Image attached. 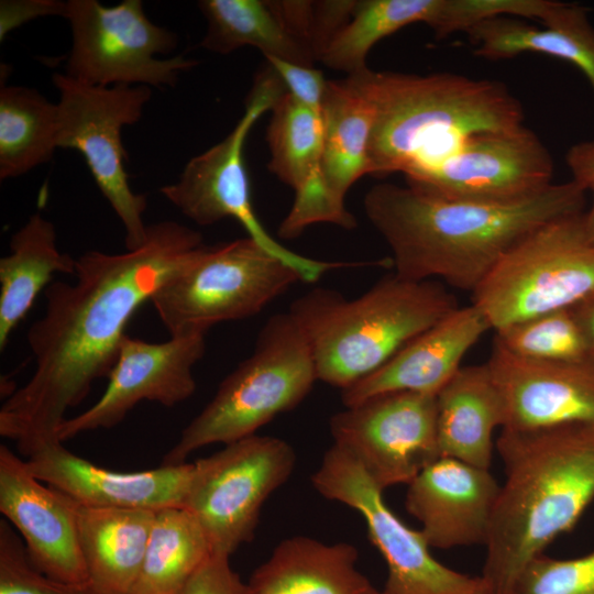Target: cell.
Returning a JSON list of instances; mask_svg holds the SVG:
<instances>
[{
	"instance_id": "cell-1",
	"label": "cell",
	"mask_w": 594,
	"mask_h": 594,
	"mask_svg": "<svg viewBox=\"0 0 594 594\" xmlns=\"http://www.w3.org/2000/svg\"><path fill=\"white\" fill-rule=\"evenodd\" d=\"M202 245L198 231L161 221L147 226L135 250H92L76 258L74 283L45 288L44 314L28 331L35 369L3 403L0 435L14 440L21 454L56 439L66 411L109 375L133 314Z\"/></svg>"
},
{
	"instance_id": "cell-2",
	"label": "cell",
	"mask_w": 594,
	"mask_h": 594,
	"mask_svg": "<svg viewBox=\"0 0 594 594\" xmlns=\"http://www.w3.org/2000/svg\"><path fill=\"white\" fill-rule=\"evenodd\" d=\"M586 190L573 179L515 202L451 200L409 186L381 183L364 212L391 249L395 274L440 279L473 292L519 241L552 220L584 212Z\"/></svg>"
},
{
	"instance_id": "cell-3",
	"label": "cell",
	"mask_w": 594,
	"mask_h": 594,
	"mask_svg": "<svg viewBox=\"0 0 594 594\" xmlns=\"http://www.w3.org/2000/svg\"><path fill=\"white\" fill-rule=\"evenodd\" d=\"M505 469L482 579L501 594L519 569L570 531L594 499V424L502 429Z\"/></svg>"
},
{
	"instance_id": "cell-4",
	"label": "cell",
	"mask_w": 594,
	"mask_h": 594,
	"mask_svg": "<svg viewBox=\"0 0 594 594\" xmlns=\"http://www.w3.org/2000/svg\"><path fill=\"white\" fill-rule=\"evenodd\" d=\"M345 78L374 108L372 176L402 173L409 182L473 134L524 125L520 102L498 81L370 68Z\"/></svg>"
},
{
	"instance_id": "cell-5",
	"label": "cell",
	"mask_w": 594,
	"mask_h": 594,
	"mask_svg": "<svg viewBox=\"0 0 594 594\" xmlns=\"http://www.w3.org/2000/svg\"><path fill=\"white\" fill-rule=\"evenodd\" d=\"M459 306L441 282L393 273L353 299L314 288L294 300L288 312L308 341L318 381L342 391Z\"/></svg>"
},
{
	"instance_id": "cell-6",
	"label": "cell",
	"mask_w": 594,
	"mask_h": 594,
	"mask_svg": "<svg viewBox=\"0 0 594 594\" xmlns=\"http://www.w3.org/2000/svg\"><path fill=\"white\" fill-rule=\"evenodd\" d=\"M318 381L308 341L292 315L272 316L254 350L220 383L204 409L183 429L162 464L186 463L193 452L256 435L279 414L297 407Z\"/></svg>"
},
{
	"instance_id": "cell-7",
	"label": "cell",
	"mask_w": 594,
	"mask_h": 594,
	"mask_svg": "<svg viewBox=\"0 0 594 594\" xmlns=\"http://www.w3.org/2000/svg\"><path fill=\"white\" fill-rule=\"evenodd\" d=\"M300 274L246 237L202 245L151 302L170 337L204 333L215 324L261 312Z\"/></svg>"
},
{
	"instance_id": "cell-8",
	"label": "cell",
	"mask_w": 594,
	"mask_h": 594,
	"mask_svg": "<svg viewBox=\"0 0 594 594\" xmlns=\"http://www.w3.org/2000/svg\"><path fill=\"white\" fill-rule=\"evenodd\" d=\"M583 213L542 224L515 244L471 293L497 332L573 307L594 293V243Z\"/></svg>"
},
{
	"instance_id": "cell-9",
	"label": "cell",
	"mask_w": 594,
	"mask_h": 594,
	"mask_svg": "<svg viewBox=\"0 0 594 594\" xmlns=\"http://www.w3.org/2000/svg\"><path fill=\"white\" fill-rule=\"evenodd\" d=\"M285 92L275 70L266 65L256 75L245 111L234 129L221 142L190 158L178 179L163 186L160 191L198 226H212L226 218L235 219L249 238L296 270L302 282L315 283L330 271L363 266L364 262H330L298 254L275 240L255 213L244 145L258 118L271 110Z\"/></svg>"
},
{
	"instance_id": "cell-10",
	"label": "cell",
	"mask_w": 594,
	"mask_h": 594,
	"mask_svg": "<svg viewBox=\"0 0 594 594\" xmlns=\"http://www.w3.org/2000/svg\"><path fill=\"white\" fill-rule=\"evenodd\" d=\"M59 91L57 147L79 152L99 190L121 220L127 250L140 248L147 235L143 213L146 196L129 184L124 167L127 151L121 132L140 120L151 98L147 86H91L55 73Z\"/></svg>"
},
{
	"instance_id": "cell-11",
	"label": "cell",
	"mask_w": 594,
	"mask_h": 594,
	"mask_svg": "<svg viewBox=\"0 0 594 594\" xmlns=\"http://www.w3.org/2000/svg\"><path fill=\"white\" fill-rule=\"evenodd\" d=\"M294 448L253 435L194 462L184 507L199 524L211 553L230 557L255 534L266 499L292 475Z\"/></svg>"
},
{
	"instance_id": "cell-12",
	"label": "cell",
	"mask_w": 594,
	"mask_h": 594,
	"mask_svg": "<svg viewBox=\"0 0 594 594\" xmlns=\"http://www.w3.org/2000/svg\"><path fill=\"white\" fill-rule=\"evenodd\" d=\"M72 30L66 75L91 86H175L197 61L177 55L158 58L177 45L172 31L154 24L141 0L106 7L97 0H68Z\"/></svg>"
},
{
	"instance_id": "cell-13",
	"label": "cell",
	"mask_w": 594,
	"mask_h": 594,
	"mask_svg": "<svg viewBox=\"0 0 594 594\" xmlns=\"http://www.w3.org/2000/svg\"><path fill=\"white\" fill-rule=\"evenodd\" d=\"M311 484L324 498L342 503L363 517L371 542L387 564L382 594H473L482 584L481 576L471 578L436 560L422 532L392 512L383 491L338 446L332 443L324 452Z\"/></svg>"
},
{
	"instance_id": "cell-14",
	"label": "cell",
	"mask_w": 594,
	"mask_h": 594,
	"mask_svg": "<svg viewBox=\"0 0 594 594\" xmlns=\"http://www.w3.org/2000/svg\"><path fill=\"white\" fill-rule=\"evenodd\" d=\"M333 444L351 454L383 492L409 484L440 458L436 395L389 392L336 413Z\"/></svg>"
},
{
	"instance_id": "cell-15",
	"label": "cell",
	"mask_w": 594,
	"mask_h": 594,
	"mask_svg": "<svg viewBox=\"0 0 594 594\" xmlns=\"http://www.w3.org/2000/svg\"><path fill=\"white\" fill-rule=\"evenodd\" d=\"M554 164L541 140L521 125L476 133L407 186L428 195L488 204L534 197L552 183Z\"/></svg>"
},
{
	"instance_id": "cell-16",
	"label": "cell",
	"mask_w": 594,
	"mask_h": 594,
	"mask_svg": "<svg viewBox=\"0 0 594 594\" xmlns=\"http://www.w3.org/2000/svg\"><path fill=\"white\" fill-rule=\"evenodd\" d=\"M205 337L175 336L153 343L125 334L103 394L85 411L65 419L56 439L65 442L87 431L112 428L143 400L173 407L188 399L196 391L193 370L206 352Z\"/></svg>"
},
{
	"instance_id": "cell-17",
	"label": "cell",
	"mask_w": 594,
	"mask_h": 594,
	"mask_svg": "<svg viewBox=\"0 0 594 594\" xmlns=\"http://www.w3.org/2000/svg\"><path fill=\"white\" fill-rule=\"evenodd\" d=\"M197 4L207 21L200 46L218 54L252 46L265 58L315 66L336 32L327 1L201 0Z\"/></svg>"
},
{
	"instance_id": "cell-18",
	"label": "cell",
	"mask_w": 594,
	"mask_h": 594,
	"mask_svg": "<svg viewBox=\"0 0 594 594\" xmlns=\"http://www.w3.org/2000/svg\"><path fill=\"white\" fill-rule=\"evenodd\" d=\"M0 512L37 571L65 583L89 581L70 498L37 480L6 444L0 446Z\"/></svg>"
},
{
	"instance_id": "cell-19",
	"label": "cell",
	"mask_w": 594,
	"mask_h": 594,
	"mask_svg": "<svg viewBox=\"0 0 594 594\" xmlns=\"http://www.w3.org/2000/svg\"><path fill=\"white\" fill-rule=\"evenodd\" d=\"M52 439L32 447L25 462L41 482L78 504L92 507L158 512L184 507L194 463L119 472L74 454Z\"/></svg>"
},
{
	"instance_id": "cell-20",
	"label": "cell",
	"mask_w": 594,
	"mask_h": 594,
	"mask_svg": "<svg viewBox=\"0 0 594 594\" xmlns=\"http://www.w3.org/2000/svg\"><path fill=\"white\" fill-rule=\"evenodd\" d=\"M504 407L502 429L594 424V361H537L494 340L486 361Z\"/></svg>"
},
{
	"instance_id": "cell-21",
	"label": "cell",
	"mask_w": 594,
	"mask_h": 594,
	"mask_svg": "<svg viewBox=\"0 0 594 594\" xmlns=\"http://www.w3.org/2000/svg\"><path fill=\"white\" fill-rule=\"evenodd\" d=\"M499 488L488 469L440 457L408 484L405 506L430 548L486 546Z\"/></svg>"
},
{
	"instance_id": "cell-22",
	"label": "cell",
	"mask_w": 594,
	"mask_h": 594,
	"mask_svg": "<svg viewBox=\"0 0 594 594\" xmlns=\"http://www.w3.org/2000/svg\"><path fill=\"white\" fill-rule=\"evenodd\" d=\"M491 330L471 302L459 306L417 336L380 369L341 391L344 407L389 392L437 395L462 367L470 349Z\"/></svg>"
},
{
	"instance_id": "cell-23",
	"label": "cell",
	"mask_w": 594,
	"mask_h": 594,
	"mask_svg": "<svg viewBox=\"0 0 594 594\" xmlns=\"http://www.w3.org/2000/svg\"><path fill=\"white\" fill-rule=\"evenodd\" d=\"M358 549L308 536L282 540L249 578V594H382L358 569Z\"/></svg>"
},
{
	"instance_id": "cell-24",
	"label": "cell",
	"mask_w": 594,
	"mask_h": 594,
	"mask_svg": "<svg viewBox=\"0 0 594 594\" xmlns=\"http://www.w3.org/2000/svg\"><path fill=\"white\" fill-rule=\"evenodd\" d=\"M322 116L320 190L329 207L350 230L356 227V220L345 208L344 198L356 180L369 175L374 108L346 78L328 80Z\"/></svg>"
},
{
	"instance_id": "cell-25",
	"label": "cell",
	"mask_w": 594,
	"mask_h": 594,
	"mask_svg": "<svg viewBox=\"0 0 594 594\" xmlns=\"http://www.w3.org/2000/svg\"><path fill=\"white\" fill-rule=\"evenodd\" d=\"M535 26L524 19L498 16L483 21L466 31L483 58H512L522 53H539L573 64L586 77L594 92V28L586 8L553 1Z\"/></svg>"
},
{
	"instance_id": "cell-26",
	"label": "cell",
	"mask_w": 594,
	"mask_h": 594,
	"mask_svg": "<svg viewBox=\"0 0 594 594\" xmlns=\"http://www.w3.org/2000/svg\"><path fill=\"white\" fill-rule=\"evenodd\" d=\"M440 457L488 469L504 407L487 363L463 366L436 395Z\"/></svg>"
},
{
	"instance_id": "cell-27",
	"label": "cell",
	"mask_w": 594,
	"mask_h": 594,
	"mask_svg": "<svg viewBox=\"0 0 594 594\" xmlns=\"http://www.w3.org/2000/svg\"><path fill=\"white\" fill-rule=\"evenodd\" d=\"M70 501L89 581L103 594H130L156 512L92 507Z\"/></svg>"
},
{
	"instance_id": "cell-28",
	"label": "cell",
	"mask_w": 594,
	"mask_h": 594,
	"mask_svg": "<svg viewBox=\"0 0 594 594\" xmlns=\"http://www.w3.org/2000/svg\"><path fill=\"white\" fill-rule=\"evenodd\" d=\"M0 258V350L55 274H75L76 260L57 248L54 224L41 213L12 234Z\"/></svg>"
},
{
	"instance_id": "cell-29",
	"label": "cell",
	"mask_w": 594,
	"mask_h": 594,
	"mask_svg": "<svg viewBox=\"0 0 594 594\" xmlns=\"http://www.w3.org/2000/svg\"><path fill=\"white\" fill-rule=\"evenodd\" d=\"M271 112L266 133L270 172L294 190L295 198L319 197L324 132L322 108L310 107L286 91Z\"/></svg>"
},
{
	"instance_id": "cell-30",
	"label": "cell",
	"mask_w": 594,
	"mask_h": 594,
	"mask_svg": "<svg viewBox=\"0 0 594 594\" xmlns=\"http://www.w3.org/2000/svg\"><path fill=\"white\" fill-rule=\"evenodd\" d=\"M444 7L446 0L355 1L349 21L332 38L321 63L346 75L363 72L377 42L414 23H425L436 32Z\"/></svg>"
},
{
	"instance_id": "cell-31",
	"label": "cell",
	"mask_w": 594,
	"mask_h": 594,
	"mask_svg": "<svg viewBox=\"0 0 594 594\" xmlns=\"http://www.w3.org/2000/svg\"><path fill=\"white\" fill-rule=\"evenodd\" d=\"M58 107L33 88L0 89V179L48 162L57 148Z\"/></svg>"
},
{
	"instance_id": "cell-32",
	"label": "cell",
	"mask_w": 594,
	"mask_h": 594,
	"mask_svg": "<svg viewBox=\"0 0 594 594\" xmlns=\"http://www.w3.org/2000/svg\"><path fill=\"white\" fill-rule=\"evenodd\" d=\"M210 553L202 529L188 510L170 507L156 512L130 594H179Z\"/></svg>"
},
{
	"instance_id": "cell-33",
	"label": "cell",
	"mask_w": 594,
	"mask_h": 594,
	"mask_svg": "<svg viewBox=\"0 0 594 594\" xmlns=\"http://www.w3.org/2000/svg\"><path fill=\"white\" fill-rule=\"evenodd\" d=\"M509 352L537 361L591 360L571 308L543 314L494 332Z\"/></svg>"
},
{
	"instance_id": "cell-34",
	"label": "cell",
	"mask_w": 594,
	"mask_h": 594,
	"mask_svg": "<svg viewBox=\"0 0 594 594\" xmlns=\"http://www.w3.org/2000/svg\"><path fill=\"white\" fill-rule=\"evenodd\" d=\"M501 594H594V550L573 559L540 553L519 569Z\"/></svg>"
},
{
	"instance_id": "cell-35",
	"label": "cell",
	"mask_w": 594,
	"mask_h": 594,
	"mask_svg": "<svg viewBox=\"0 0 594 594\" xmlns=\"http://www.w3.org/2000/svg\"><path fill=\"white\" fill-rule=\"evenodd\" d=\"M0 594H103L90 581L65 583L47 578L29 560L12 525L0 520Z\"/></svg>"
},
{
	"instance_id": "cell-36",
	"label": "cell",
	"mask_w": 594,
	"mask_h": 594,
	"mask_svg": "<svg viewBox=\"0 0 594 594\" xmlns=\"http://www.w3.org/2000/svg\"><path fill=\"white\" fill-rule=\"evenodd\" d=\"M551 0H446L442 22L435 33L438 38L498 16L542 21Z\"/></svg>"
},
{
	"instance_id": "cell-37",
	"label": "cell",
	"mask_w": 594,
	"mask_h": 594,
	"mask_svg": "<svg viewBox=\"0 0 594 594\" xmlns=\"http://www.w3.org/2000/svg\"><path fill=\"white\" fill-rule=\"evenodd\" d=\"M230 557L210 553L179 594H249L246 582L231 568Z\"/></svg>"
},
{
	"instance_id": "cell-38",
	"label": "cell",
	"mask_w": 594,
	"mask_h": 594,
	"mask_svg": "<svg viewBox=\"0 0 594 594\" xmlns=\"http://www.w3.org/2000/svg\"><path fill=\"white\" fill-rule=\"evenodd\" d=\"M275 70L287 92L304 103L322 108L328 80L315 66H302L277 58H265Z\"/></svg>"
},
{
	"instance_id": "cell-39",
	"label": "cell",
	"mask_w": 594,
	"mask_h": 594,
	"mask_svg": "<svg viewBox=\"0 0 594 594\" xmlns=\"http://www.w3.org/2000/svg\"><path fill=\"white\" fill-rule=\"evenodd\" d=\"M67 1L61 0H1L0 42L14 29L42 16L65 18Z\"/></svg>"
},
{
	"instance_id": "cell-40",
	"label": "cell",
	"mask_w": 594,
	"mask_h": 594,
	"mask_svg": "<svg viewBox=\"0 0 594 594\" xmlns=\"http://www.w3.org/2000/svg\"><path fill=\"white\" fill-rule=\"evenodd\" d=\"M572 179L586 191L594 187V141L572 145L566 153Z\"/></svg>"
},
{
	"instance_id": "cell-41",
	"label": "cell",
	"mask_w": 594,
	"mask_h": 594,
	"mask_svg": "<svg viewBox=\"0 0 594 594\" xmlns=\"http://www.w3.org/2000/svg\"><path fill=\"white\" fill-rule=\"evenodd\" d=\"M571 309L584 336L590 359L594 361V293Z\"/></svg>"
},
{
	"instance_id": "cell-42",
	"label": "cell",
	"mask_w": 594,
	"mask_h": 594,
	"mask_svg": "<svg viewBox=\"0 0 594 594\" xmlns=\"http://www.w3.org/2000/svg\"><path fill=\"white\" fill-rule=\"evenodd\" d=\"M592 193V202L587 211L583 213L584 227L590 240L594 243V187L590 189Z\"/></svg>"
},
{
	"instance_id": "cell-43",
	"label": "cell",
	"mask_w": 594,
	"mask_h": 594,
	"mask_svg": "<svg viewBox=\"0 0 594 594\" xmlns=\"http://www.w3.org/2000/svg\"><path fill=\"white\" fill-rule=\"evenodd\" d=\"M473 594H491L483 579H482V584Z\"/></svg>"
}]
</instances>
